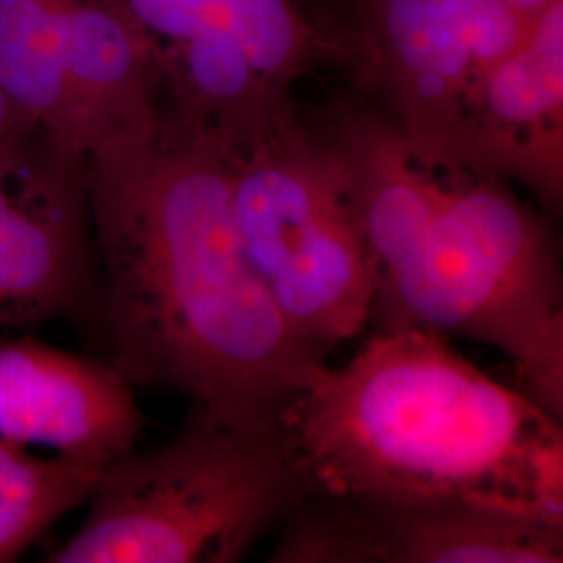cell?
Segmentation results:
<instances>
[{
    "label": "cell",
    "instance_id": "1",
    "mask_svg": "<svg viewBox=\"0 0 563 563\" xmlns=\"http://www.w3.org/2000/svg\"><path fill=\"white\" fill-rule=\"evenodd\" d=\"M86 165L109 363L213 422L284 426L323 349L286 322L244 255L228 146L162 118L153 141Z\"/></svg>",
    "mask_w": 563,
    "mask_h": 563
},
{
    "label": "cell",
    "instance_id": "2",
    "mask_svg": "<svg viewBox=\"0 0 563 563\" xmlns=\"http://www.w3.org/2000/svg\"><path fill=\"white\" fill-rule=\"evenodd\" d=\"M305 121L346 176L374 269L369 325L499 349L523 393L562 422V263L547 216L507 181L426 169L401 128L360 92Z\"/></svg>",
    "mask_w": 563,
    "mask_h": 563
},
{
    "label": "cell",
    "instance_id": "3",
    "mask_svg": "<svg viewBox=\"0 0 563 563\" xmlns=\"http://www.w3.org/2000/svg\"><path fill=\"white\" fill-rule=\"evenodd\" d=\"M284 428L309 490L474 501L563 528L562 422L430 330H374L323 367Z\"/></svg>",
    "mask_w": 563,
    "mask_h": 563
},
{
    "label": "cell",
    "instance_id": "4",
    "mask_svg": "<svg viewBox=\"0 0 563 563\" xmlns=\"http://www.w3.org/2000/svg\"><path fill=\"white\" fill-rule=\"evenodd\" d=\"M309 493L286 428L244 430L192 411L174 441L102 472L53 563H236Z\"/></svg>",
    "mask_w": 563,
    "mask_h": 563
},
{
    "label": "cell",
    "instance_id": "5",
    "mask_svg": "<svg viewBox=\"0 0 563 563\" xmlns=\"http://www.w3.org/2000/svg\"><path fill=\"white\" fill-rule=\"evenodd\" d=\"M228 159L244 255L286 322L320 349L362 336L374 269L336 153L295 109Z\"/></svg>",
    "mask_w": 563,
    "mask_h": 563
},
{
    "label": "cell",
    "instance_id": "6",
    "mask_svg": "<svg viewBox=\"0 0 563 563\" xmlns=\"http://www.w3.org/2000/svg\"><path fill=\"white\" fill-rule=\"evenodd\" d=\"M307 15L355 92L401 128L416 162L443 174L463 99L543 18L497 0H309Z\"/></svg>",
    "mask_w": 563,
    "mask_h": 563
},
{
    "label": "cell",
    "instance_id": "7",
    "mask_svg": "<svg viewBox=\"0 0 563 563\" xmlns=\"http://www.w3.org/2000/svg\"><path fill=\"white\" fill-rule=\"evenodd\" d=\"M274 563H562L563 528L474 501L307 493L280 522Z\"/></svg>",
    "mask_w": 563,
    "mask_h": 563
},
{
    "label": "cell",
    "instance_id": "8",
    "mask_svg": "<svg viewBox=\"0 0 563 563\" xmlns=\"http://www.w3.org/2000/svg\"><path fill=\"white\" fill-rule=\"evenodd\" d=\"M95 288L88 165L36 130L0 197V325L67 316Z\"/></svg>",
    "mask_w": 563,
    "mask_h": 563
},
{
    "label": "cell",
    "instance_id": "9",
    "mask_svg": "<svg viewBox=\"0 0 563 563\" xmlns=\"http://www.w3.org/2000/svg\"><path fill=\"white\" fill-rule=\"evenodd\" d=\"M449 174L518 181L544 211H562L563 0L463 99Z\"/></svg>",
    "mask_w": 563,
    "mask_h": 563
},
{
    "label": "cell",
    "instance_id": "10",
    "mask_svg": "<svg viewBox=\"0 0 563 563\" xmlns=\"http://www.w3.org/2000/svg\"><path fill=\"white\" fill-rule=\"evenodd\" d=\"M142 423L111 363L0 339V439L111 465L136 446Z\"/></svg>",
    "mask_w": 563,
    "mask_h": 563
},
{
    "label": "cell",
    "instance_id": "11",
    "mask_svg": "<svg viewBox=\"0 0 563 563\" xmlns=\"http://www.w3.org/2000/svg\"><path fill=\"white\" fill-rule=\"evenodd\" d=\"M65 81L86 163L153 141L162 125V51L121 0H69Z\"/></svg>",
    "mask_w": 563,
    "mask_h": 563
},
{
    "label": "cell",
    "instance_id": "12",
    "mask_svg": "<svg viewBox=\"0 0 563 563\" xmlns=\"http://www.w3.org/2000/svg\"><path fill=\"white\" fill-rule=\"evenodd\" d=\"M67 4L0 0V90L60 153L84 159L71 136L65 81Z\"/></svg>",
    "mask_w": 563,
    "mask_h": 563
},
{
    "label": "cell",
    "instance_id": "13",
    "mask_svg": "<svg viewBox=\"0 0 563 563\" xmlns=\"http://www.w3.org/2000/svg\"><path fill=\"white\" fill-rule=\"evenodd\" d=\"M109 465L41 457L0 439V563L15 562L63 516L86 504Z\"/></svg>",
    "mask_w": 563,
    "mask_h": 563
},
{
    "label": "cell",
    "instance_id": "14",
    "mask_svg": "<svg viewBox=\"0 0 563 563\" xmlns=\"http://www.w3.org/2000/svg\"><path fill=\"white\" fill-rule=\"evenodd\" d=\"M242 53L274 92L292 97L297 81L341 67L339 51L323 38L299 0H218Z\"/></svg>",
    "mask_w": 563,
    "mask_h": 563
},
{
    "label": "cell",
    "instance_id": "15",
    "mask_svg": "<svg viewBox=\"0 0 563 563\" xmlns=\"http://www.w3.org/2000/svg\"><path fill=\"white\" fill-rule=\"evenodd\" d=\"M142 30L157 42L163 55L230 27L218 0H121Z\"/></svg>",
    "mask_w": 563,
    "mask_h": 563
},
{
    "label": "cell",
    "instance_id": "16",
    "mask_svg": "<svg viewBox=\"0 0 563 563\" xmlns=\"http://www.w3.org/2000/svg\"><path fill=\"white\" fill-rule=\"evenodd\" d=\"M41 130L36 123L27 120L20 109L9 101V97L0 90V153L18 144L21 139Z\"/></svg>",
    "mask_w": 563,
    "mask_h": 563
},
{
    "label": "cell",
    "instance_id": "17",
    "mask_svg": "<svg viewBox=\"0 0 563 563\" xmlns=\"http://www.w3.org/2000/svg\"><path fill=\"white\" fill-rule=\"evenodd\" d=\"M497 2H504V4H509V7L518 9V11H522V13L539 18V15H543L544 11H547L555 0H497Z\"/></svg>",
    "mask_w": 563,
    "mask_h": 563
},
{
    "label": "cell",
    "instance_id": "18",
    "mask_svg": "<svg viewBox=\"0 0 563 563\" xmlns=\"http://www.w3.org/2000/svg\"><path fill=\"white\" fill-rule=\"evenodd\" d=\"M301 2L302 7H305V11H307V4H309V0H299Z\"/></svg>",
    "mask_w": 563,
    "mask_h": 563
}]
</instances>
